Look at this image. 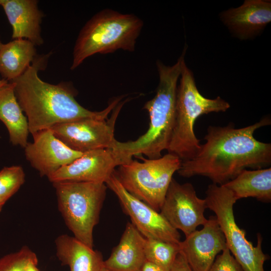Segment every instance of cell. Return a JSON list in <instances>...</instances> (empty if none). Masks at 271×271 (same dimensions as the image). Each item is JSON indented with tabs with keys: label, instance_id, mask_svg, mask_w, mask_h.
Masks as SVG:
<instances>
[{
	"label": "cell",
	"instance_id": "603a6c76",
	"mask_svg": "<svg viewBox=\"0 0 271 271\" xmlns=\"http://www.w3.org/2000/svg\"><path fill=\"white\" fill-rule=\"evenodd\" d=\"M25 181V174L20 166L6 167L0 171V200L4 204Z\"/></svg>",
	"mask_w": 271,
	"mask_h": 271
},
{
	"label": "cell",
	"instance_id": "5b68a950",
	"mask_svg": "<svg viewBox=\"0 0 271 271\" xmlns=\"http://www.w3.org/2000/svg\"><path fill=\"white\" fill-rule=\"evenodd\" d=\"M180 77L174 125L167 151L184 162L195 157L201 148L200 141L196 137L194 129L197 119L211 112H225L230 105L220 96L214 99L204 97L199 92L194 75L185 61Z\"/></svg>",
	"mask_w": 271,
	"mask_h": 271
},
{
	"label": "cell",
	"instance_id": "7c38bea8",
	"mask_svg": "<svg viewBox=\"0 0 271 271\" xmlns=\"http://www.w3.org/2000/svg\"><path fill=\"white\" fill-rule=\"evenodd\" d=\"M123 163L121 158L112 149L91 151L83 153L48 179L52 183L63 181L105 183L115 168Z\"/></svg>",
	"mask_w": 271,
	"mask_h": 271
},
{
	"label": "cell",
	"instance_id": "3957f363",
	"mask_svg": "<svg viewBox=\"0 0 271 271\" xmlns=\"http://www.w3.org/2000/svg\"><path fill=\"white\" fill-rule=\"evenodd\" d=\"M187 48V46L184 47L181 55L172 66L166 65L160 60L156 62L159 76L156 93L144 106L149 113V129L135 141H116L112 149L119 155L124 163L131 160L133 156L142 155L149 159H157L162 157L164 150H167L175 122L177 82Z\"/></svg>",
	"mask_w": 271,
	"mask_h": 271
},
{
	"label": "cell",
	"instance_id": "ba28073f",
	"mask_svg": "<svg viewBox=\"0 0 271 271\" xmlns=\"http://www.w3.org/2000/svg\"><path fill=\"white\" fill-rule=\"evenodd\" d=\"M206 195L207 208L215 213L227 246L243 270L264 271L263 264L268 256L262 250V237L257 234L255 246L246 239L245 231L235 220L233 205L237 200L232 193L223 185L212 183L208 186Z\"/></svg>",
	"mask_w": 271,
	"mask_h": 271
},
{
	"label": "cell",
	"instance_id": "9c48e42d",
	"mask_svg": "<svg viewBox=\"0 0 271 271\" xmlns=\"http://www.w3.org/2000/svg\"><path fill=\"white\" fill-rule=\"evenodd\" d=\"M126 101H120L109 118H85L58 123L50 129L65 145L78 152L111 149L117 141L114 136L116 120Z\"/></svg>",
	"mask_w": 271,
	"mask_h": 271
},
{
	"label": "cell",
	"instance_id": "8fae6325",
	"mask_svg": "<svg viewBox=\"0 0 271 271\" xmlns=\"http://www.w3.org/2000/svg\"><path fill=\"white\" fill-rule=\"evenodd\" d=\"M206 208L205 199L198 197L191 183L181 184L173 178L160 213L186 237L207 221L204 215Z\"/></svg>",
	"mask_w": 271,
	"mask_h": 271
},
{
	"label": "cell",
	"instance_id": "f1b7e54d",
	"mask_svg": "<svg viewBox=\"0 0 271 271\" xmlns=\"http://www.w3.org/2000/svg\"><path fill=\"white\" fill-rule=\"evenodd\" d=\"M9 81H8L4 79H0V87L4 85L6 83H7Z\"/></svg>",
	"mask_w": 271,
	"mask_h": 271
},
{
	"label": "cell",
	"instance_id": "52a82bcc",
	"mask_svg": "<svg viewBox=\"0 0 271 271\" xmlns=\"http://www.w3.org/2000/svg\"><path fill=\"white\" fill-rule=\"evenodd\" d=\"M142 162L130 160L114 171L117 178L132 195L160 212L167 192L182 161L168 153L157 159H145Z\"/></svg>",
	"mask_w": 271,
	"mask_h": 271
},
{
	"label": "cell",
	"instance_id": "30bf717a",
	"mask_svg": "<svg viewBox=\"0 0 271 271\" xmlns=\"http://www.w3.org/2000/svg\"><path fill=\"white\" fill-rule=\"evenodd\" d=\"M105 184L117 196L123 211L129 217L131 223L145 237L180 243V234L178 230L172 227L160 212L126 191L114 172Z\"/></svg>",
	"mask_w": 271,
	"mask_h": 271
},
{
	"label": "cell",
	"instance_id": "cb8c5ba5",
	"mask_svg": "<svg viewBox=\"0 0 271 271\" xmlns=\"http://www.w3.org/2000/svg\"><path fill=\"white\" fill-rule=\"evenodd\" d=\"M30 262L38 263L36 254L27 246L0 258V271H26Z\"/></svg>",
	"mask_w": 271,
	"mask_h": 271
},
{
	"label": "cell",
	"instance_id": "7402d4cb",
	"mask_svg": "<svg viewBox=\"0 0 271 271\" xmlns=\"http://www.w3.org/2000/svg\"><path fill=\"white\" fill-rule=\"evenodd\" d=\"M179 244L145 237L144 251L146 260L160 266L165 271H169L180 251Z\"/></svg>",
	"mask_w": 271,
	"mask_h": 271
},
{
	"label": "cell",
	"instance_id": "ffe728a7",
	"mask_svg": "<svg viewBox=\"0 0 271 271\" xmlns=\"http://www.w3.org/2000/svg\"><path fill=\"white\" fill-rule=\"evenodd\" d=\"M223 186L230 190L236 200L252 197L269 202L271 200V168L244 169Z\"/></svg>",
	"mask_w": 271,
	"mask_h": 271
},
{
	"label": "cell",
	"instance_id": "f546056e",
	"mask_svg": "<svg viewBox=\"0 0 271 271\" xmlns=\"http://www.w3.org/2000/svg\"><path fill=\"white\" fill-rule=\"evenodd\" d=\"M100 271H110L103 265Z\"/></svg>",
	"mask_w": 271,
	"mask_h": 271
},
{
	"label": "cell",
	"instance_id": "4fadbf2b",
	"mask_svg": "<svg viewBox=\"0 0 271 271\" xmlns=\"http://www.w3.org/2000/svg\"><path fill=\"white\" fill-rule=\"evenodd\" d=\"M32 136L33 142L28 143L24 148L25 155L41 177L48 178L83 154L68 147L54 135L50 129L39 131Z\"/></svg>",
	"mask_w": 271,
	"mask_h": 271
},
{
	"label": "cell",
	"instance_id": "d4e9b609",
	"mask_svg": "<svg viewBox=\"0 0 271 271\" xmlns=\"http://www.w3.org/2000/svg\"><path fill=\"white\" fill-rule=\"evenodd\" d=\"M209 271H244L228 247L217 255Z\"/></svg>",
	"mask_w": 271,
	"mask_h": 271
},
{
	"label": "cell",
	"instance_id": "1f68e13d",
	"mask_svg": "<svg viewBox=\"0 0 271 271\" xmlns=\"http://www.w3.org/2000/svg\"><path fill=\"white\" fill-rule=\"evenodd\" d=\"M2 45H3V43H2V42H1V40H0V49H1V47H2Z\"/></svg>",
	"mask_w": 271,
	"mask_h": 271
},
{
	"label": "cell",
	"instance_id": "9a60e30c",
	"mask_svg": "<svg viewBox=\"0 0 271 271\" xmlns=\"http://www.w3.org/2000/svg\"><path fill=\"white\" fill-rule=\"evenodd\" d=\"M219 16L233 36L241 40L252 39L271 22V1L245 0L239 7L224 11Z\"/></svg>",
	"mask_w": 271,
	"mask_h": 271
},
{
	"label": "cell",
	"instance_id": "277c9868",
	"mask_svg": "<svg viewBox=\"0 0 271 271\" xmlns=\"http://www.w3.org/2000/svg\"><path fill=\"white\" fill-rule=\"evenodd\" d=\"M143 22L132 14L103 10L90 19L80 30L73 52L70 69L74 70L90 56L135 50Z\"/></svg>",
	"mask_w": 271,
	"mask_h": 271
},
{
	"label": "cell",
	"instance_id": "7a4b0ae2",
	"mask_svg": "<svg viewBox=\"0 0 271 271\" xmlns=\"http://www.w3.org/2000/svg\"><path fill=\"white\" fill-rule=\"evenodd\" d=\"M49 56L35 57L22 75L11 81L27 117L29 132L32 134L58 123L85 118H107L123 97H116L100 111L86 109L76 100V90L70 83L52 84L39 77L38 72L46 66Z\"/></svg>",
	"mask_w": 271,
	"mask_h": 271
},
{
	"label": "cell",
	"instance_id": "2e32d148",
	"mask_svg": "<svg viewBox=\"0 0 271 271\" xmlns=\"http://www.w3.org/2000/svg\"><path fill=\"white\" fill-rule=\"evenodd\" d=\"M12 29V38L24 39L35 46L44 43L41 35L43 16L36 0H0Z\"/></svg>",
	"mask_w": 271,
	"mask_h": 271
},
{
	"label": "cell",
	"instance_id": "d6986e66",
	"mask_svg": "<svg viewBox=\"0 0 271 271\" xmlns=\"http://www.w3.org/2000/svg\"><path fill=\"white\" fill-rule=\"evenodd\" d=\"M0 120L8 129L11 143L24 148L28 143V120L16 97L14 83L11 81L0 87Z\"/></svg>",
	"mask_w": 271,
	"mask_h": 271
},
{
	"label": "cell",
	"instance_id": "44dd1931",
	"mask_svg": "<svg viewBox=\"0 0 271 271\" xmlns=\"http://www.w3.org/2000/svg\"><path fill=\"white\" fill-rule=\"evenodd\" d=\"M35 45L30 41L14 39L0 49V74L11 81L23 74L36 55Z\"/></svg>",
	"mask_w": 271,
	"mask_h": 271
},
{
	"label": "cell",
	"instance_id": "4316f807",
	"mask_svg": "<svg viewBox=\"0 0 271 271\" xmlns=\"http://www.w3.org/2000/svg\"><path fill=\"white\" fill-rule=\"evenodd\" d=\"M141 271H165L160 266L146 260L144 262Z\"/></svg>",
	"mask_w": 271,
	"mask_h": 271
},
{
	"label": "cell",
	"instance_id": "6da1fadb",
	"mask_svg": "<svg viewBox=\"0 0 271 271\" xmlns=\"http://www.w3.org/2000/svg\"><path fill=\"white\" fill-rule=\"evenodd\" d=\"M270 123L266 116L242 128H235L232 122L223 126H209L205 143L195 157L182 162L178 173L186 178L206 177L213 184L223 185L244 169L269 167L271 144L257 140L254 133Z\"/></svg>",
	"mask_w": 271,
	"mask_h": 271
},
{
	"label": "cell",
	"instance_id": "4dcf8cb0",
	"mask_svg": "<svg viewBox=\"0 0 271 271\" xmlns=\"http://www.w3.org/2000/svg\"><path fill=\"white\" fill-rule=\"evenodd\" d=\"M4 204H5L3 202H2L0 200V211L2 210V208L3 206L4 205Z\"/></svg>",
	"mask_w": 271,
	"mask_h": 271
},
{
	"label": "cell",
	"instance_id": "e0dca14e",
	"mask_svg": "<svg viewBox=\"0 0 271 271\" xmlns=\"http://www.w3.org/2000/svg\"><path fill=\"white\" fill-rule=\"evenodd\" d=\"M145 239L134 226L128 222L118 244L104 261V266L110 271H141L146 260Z\"/></svg>",
	"mask_w": 271,
	"mask_h": 271
},
{
	"label": "cell",
	"instance_id": "83f0119b",
	"mask_svg": "<svg viewBox=\"0 0 271 271\" xmlns=\"http://www.w3.org/2000/svg\"><path fill=\"white\" fill-rule=\"evenodd\" d=\"M37 265L38 264L34 262L29 263L27 266L26 271H40L37 267Z\"/></svg>",
	"mask_w": 271,
	"mask_h": 271
},
{
	"label": "cell",
	"instance_id": "ac0fdd59",
	"mask_svg": "<svg viewBox=\"0 0 271 271\" xmlns=\"http://www.w3.org/2000/svg\"><path fill=\"white\" fill-rule=\"evenodd\" d=\"M55 242L57 258L70 271L101 270L104 260L98 251L67 234L59 235Z\"/></svg>",
	"mask_w": 271,
	"mask_h": 271
},
{
	"label": "cell",
	"instance_id": "5bb4252c",
	"mask_svg": "<svg viewBox=\"0 0 271 271\" xmlns=\"http://www.w3.org/2000/svg\"><path fill=\"white\" fill-rule=\"evenodd\" d=\"M179 245L193 271H209L218 254L227 247L216 219L212 217L201 230L185 237Z\"/></svg>",
	"mask_w": 271,
	"mask_h": 271
},
{
	"label": "cell",
	"instance_id": "484cf974",
	"mask_svg": "<svg viewBox=\"0 0 271 271\" xmlns=\"http://www.w3.org/2000/svg\"><path fill=\"white\" fill-rule=\"evenodd\" d=\"M169 271H193L184 254L180 251L177 255Z\"/></svg>",
	"mask_w": 271,
	"mask_h": 271
},
{
	"label": "cell",
	"instance_id": "8992f818",
	"mask_svg": "<svg viewBox=\"0 0 271 271\" xmlns=\"http://www.w3.org/2000/svg\"><path fill=\"white\" fill-rule=\"evenodd\" d=\"M56 190L58 210L75 238L93 246V229L99 220L107 186L102 182H58Z\"/></svg>",
	"mask_w": 271,
	"mask_h": 271
}]
</instances>
